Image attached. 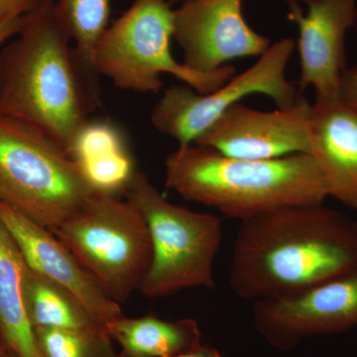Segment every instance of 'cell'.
Here are the masks:
<instances>
[{"mask_svg":"<svg viewBox=\"0 0 357 357\" xmlns=\"http://www.w3.org/2000/svg\"><path fill=\"white\" fill-rule=\"evenodd\" d=\"M171 357H223L222 354L215 347L203 345L199 347L194 351L185 352V354H178V356Z\"/></svg>","mask_w":357,"mask_h":357,"instance_id":"24","label":"cell"},{"mask_svg":"<svg viewBox=\"0 0 357 357\" xmlns=\"http://www.w3.org/2000/svg\"><path fill=\"white\" fill-rule=\"evenodd\" d=\"M95 194L55 141L0 116V199L54 231Z\"/></svg>","mask_w":357,"mask_h":357,"instance_id":"6","label":"cell"},{"mask_svg":"<svg viewBox=\"0 0 357 357\" xmlns=\"http://www.w3.org/2000/svg\"><path fill=\"white\" fill-rule=\"evenodd\" d=\"M24 297L34 331L43 328L105 330L91 318L73 294L28 266L24 276Z\"/></svg>","mask_w":357,"mask_h":357,"instance_id":"19","label":"cell"},{"mask_svg":"<svg viewBox=\"0 0 357 357\" xmlns=\"http://www.w3.org/2000/svg\"><path fill=\"white\" fill-rule=\"evenodd\" d=\"M312 156L318 161L328 197L357 210V105L338 96L316 100L310 114Z\"/></svg>","mask_w":357,"mask_h":357,"instance_id":"14","label":"cell"},{"mask_svg":"<svg viewBox=\"0 0 357 357\" xmlns=\"http://www.w3.org/2000/svg\"><path fill=\"white\" fill-rule=\"evenodd\" d=\"M69 155L98 194L124 197L137 172L123 136L109 122H86Z\"/></svg>","mask_w":357,"mask_h":357,"instance_id":"15","label":"cell"},{"mask_svg":"<svg viewBox=\"0 0 357 357\" xmlns=\"http://www.w3.org/2000/svg\"><path fill=\"white\" fill-rule=\"evenodd\" d=\"M357 268V220L323 204L283 206L241 220L229 286L241 299L303 292Z\"/></svg>","mask_w":357,"mask_h":357,"instance_id":"1","label":"cell"},{"mask_svg":"<svg viewBox=\"0 0 357 357\" xmlns=\"http://www.w3.org/2000/svg\"><path fill=\"white\" fill-rule=\"evenodd\" d=\"M124 197L144 218L151 238V263L138 291L156 299L185 289L215 288L213 264L222 241L220 218L170 203L138 171Z\"/></svg>","mask_w":357,"mask_h":357,"instance_id":"5","label":"cell"},{"mask_svg":"<svg viewBox=\"0 0 357 357\" xmlns=\"http://www.w3.org/2000/svg\"><path fill=\"white\" fill-rule=\"evenodd\" d=\"M340 96L357 105V64L344 70L340 79Z\"/></svg>","mask_w":357,"mask_h":357,"instance_id":"21","label":"cell"},{"mask_svg":"<svg viewBox=\"0 0 357 357\" xmlns=\"http://www.w3.org/2000/svg\"><path fill=\"white\" fill-rule=\"evenodd\" d=\"M24 258L0 220V338L16 357H41L26 310Z\"/></svg>","mask_w":357,"mask_h":357,"instance_id":"16","label":"cell"},{"mask_svg":"<svg viewBox=\"0 0 357 357\" xmlns=\"http://www.w3.org/2000/svg\"><path fill=\"white\" fill-rule=\"evenodd\" d=\"M22 15H10L0 20V49L20 31Z\"/></svg>","mask_w":357,"mask_h":357,"instance_id":"23","label":"cell"},{"mask_svg":"<svg viewBox=\"0 0 357 357\" xmlns=\"http://www.w3.org/2000/svg\"><path fill=\"white\" fill-rule=\"evenodd\" d=\"M288 20L298 28L300 95L310 86L316 100L340 96L347 69L345 37L357 24V0H286Z\"/></svg>","mask_w":357,"mask_h":357,"instance_id":"12","label":"cell"},{"mask_svg":"<svg viewBox=\"0 0 357 357\" xmlns=\"http://www.w3.org/2000/svg\"><path fill=\"white\" fill-rule=\"evenodd\" d=\"M55 6L61 24L74 43L84 83L93 100L100 105V76L95 67V50L109 27L110 0H58Z\"/></svg>","mask_w":357,"mask_h":357,"instance_id":"18","label":"cell"},{"mask_svg":"<svg viewBox=\"0 0 357 357\" xmlns=\"http://www.w3.org/2000/svg\"><path fill=\"white\" fill-rule=\"evenodd\" d=\"M295 47L292 38L275 42L252 67L210 93H199L187 84L170 86L155 105L152 126L183 146L194 144L223 112L246 96H266L280 109L291 107L302 96L286 77Z\"/></svg>","mask_w":357,"mask_h":357,"instance_id":"8","label":"cell"},{"mask_svg":"<svg viewBox=\"0 0 357 357\" xmlns=\"http://www.w3.org/2000/svg\"><path fill=\"white\" fill-rule=\"evenodd\" d=\"M3 344H2V342H1V338H0V351H2V349H3Z\"/></svg>","mask_w":357,"mask_h":357,"instance_id":"28","label":"cell"},{"mask_svg":"<svg viewBox=\"0 0 357 357\" xmlns=\"http://www.w3.org/2000/svg\"><path fill=\"white\" fill-rule=\"evenodd\" d=\"M52 232L117 304L139 290L151 263V238L128 199L96 192Z\"/></svg>","mask_w":357,"mask_h":357,"instance_id":"7","label":"cell"},{"mask_svg":"<svg viewBox=\"0 0 357 357\" xmlns=\"http://www.w3.org/2000/svg\"><path fill=\"white\" fill-rule=\"evenodd\" d=\"M165 184L187 201L239 220L283 206L323 204L328 197L312 155L236 159L196 144L178 146L167 156Z\"/></svg>","mask_w":357,"mask_h":357,"instance_id":"3","label":"cell"},{"mask_svg":"<svg viewBox=\"0 0 357 357\" xmlns=\"http://www.w3.org/2000/svg\"><path fill=\"white\" fill-rule=\"evenodd\" d=\"M0 220L17 244L26 264L75 296L96 323L107 326L123 316L119 304L51 230L0 199Z\"/></svg>","mask_w":357,"mask_h":357,"instance_id":"13","label":"cell"},{"mask_svg":"<svg viewBox=\"0 0 357 357\" xmlns=\"http://www.w3.org/2000/svg\"><path fill=\"white\" fill-rule=\"evenodd\" d=\"M40 0H0V20L10 15H22L31 10Z\"/></svg>","mask_w":357,"mask_h":357,"instance_id":"22","label":"cell"},{"mask_svg":"<svg viewBox=\"0 0 357 357\" xmlns=\"http://www.w3.org/2000/svg\"><path fill=\"white\" fill-rule=\"evenodd\" d=\"M107 332L126 357H171L202 345L199 324L192 319L167 321L152 314L139 318L123 314L107 326Z\"/></svg>","mask_w":357,"mask_h":357,"instance_id":"17","label":"cell"},{"mask_svg":"<svg viewBox=\"0 0 357 357\" xmlns=\"http://www.w3.org/2000/svg\"><path fill=\"white\" fill-rule=\"evenodd\" d=\"M112 357H126V356H122V354H121V352H119V354H117V352H116V354H114V356H112Z\"/></svg>","mask_w":357,"mask_h":357,"instance_id":"27","label":"cell"},{"mask_svg":"<svg viewBox=\"0 0 357 357\" xmlns=\"http://www.w3.org/2000/svg\"><path fill=\"white\" fill-rule=\"evenodd\" d=\"M70 42L55 1L40 0L0 49V116L41 131L68 155L98 107Z\"/></svg>","mask_w":357,"mask_h":357,"instance_id":"2","label":"cell"},{"mask_svg":"<svg viewBox=\"0 0 357 357\" xmlns=\"http://www.w3.org/2000/svg\"><path fill=\"white\" fill-rule=\"evenodd\" d=\"M172 39L174 8L167 0H134L98 40L96 72L123 91L154 95L163 88V74L177 77L204 95L236 75L231 65L203 73L178 62L171 52Z\"/></svg>","mask_w":357,"mask_h":357,"instance_id":"4","label":"cell"},{"mask_svg":"<svg viewBox=\"0 0 357 357\" xmlns=\"http://www.w3.org/2000/svg\"><path fill=\"white\" fill-rule=\"evenodd\" d=\"M0 357H16L14 356L13 352H10L8 351V349H6V347H3L2 349V351H0Z\"/></svg>","mask_w":357,"mask_h":357,"instance_id":"25","label":"cell"},{"mask_svg":"<svg viewBox=\"0 0 357 357\" xmlns=\"http://www.w3.org/2000/svg\"><path fill=\"white\" fill-rule=\"evenodd\" d=\"M174 39L184 63L215 72L236 59L261 57L271 40L243 17V0H189L174 8Z\"/></svg>","mask_w":357,"mask_h":357,"instance_id":"11","label":"cell"},{"mask_svg":"<svg viewBox=\"0 0 357 357\" xmlns=\"http://www.w3.org/2000/svg\"><path fill=\"white\" fill-rule=\"evenodd\" d=\"M41 357H112L116 354L109 332L102 328H36Z\"/></svg>","mask_w":357,"mask_h":357,"instance_id":"20","label":"cell"},{"mask_svg":"<svg viewBox=\"0 0 357 357\" xmlns=\"http://www.w3.org/2000/svg\"><path fill=\"white\" fill-rule=\"evenodd\" d=\"M251 312L258 333L283 351L304 338L344 332L357 326V268L295 295L255 301Z\"/></svg>","mask_w":357,"mask_h":357,"instance_id":"9","label":"cell"},{"mask_svg":"<svg viewBox=\"0 0 357 357\" xmlns=\"http://www.w3.org/2000/svg\"><path fill=\"white\" fill-rule=\"evenodd\" d=\"M311 109L303 96L291 107L274 112H260L238 102L223 112L194 144L236 159L312 155Z\"/></svg>","mask_w":357,"mask_h":357,"instance_id":"10","label":"cell"},{"mask_svg":"<svg viewBox=\"0 0 357 357\" xmlns=\"http://www.w3.org/2000/svg\"><path fill=\"white\" fill-rule=\"evenodd\" d=\"M185 1H189V0H167V2L172 7L181 6V4L184 3Z\"/></svg>","mask_w":357,"mask_h":357,"instance_id":"26","label":"cell"}]
</instances>
